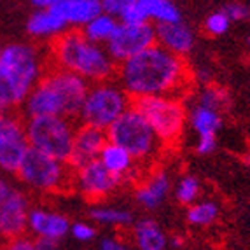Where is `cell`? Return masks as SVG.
Instances as JSON below:
<instances>
[{"label":"cell","mask_w":250,"mask_h":250,"mask_svg":"<svg viewBox=\"0 0 250 250\" xmlns=\"http://www.w3.org/2000/svg\"><path fill=\"white\" fill-rule=\"evenodd\" d=\"M219 213H221V208L215 201H194V203L189 205L188 212H186V219L194 228H208L219 219Z\"/></svg>","instance_id":"d4e9b609"},{"label":"cell","mask_w":250,"mask_h":250,"mask_svg":"<svg viewBox=\"0 0 250 250\" xmlns=\"http://www.w3.org/2000/svg\"><path fill=\"white\" fill-rule=\"evenodd\" d=\"M249 46H250V37H249Z\"/></svg>","instance_id":"8d00e7d4"},{"label":"cell","mask_w":250,"mask_h":250,"mask_svg":"<svg viewBox=\"0 0 250 250\" xmlns=\"http://www.w3.org/2000/svg\"><path fill=\"white\" fill-rule=\"evenodd\" d=\"M49 63L74 72L89 83L112 77L117 67L105 44L89 41L81 28L65 30L51 41Z\"/></svg>","instance_id":"277c9868"},{"label":"cell","mask_w":250,"mask_h":250,"mask_svg":"<svg viewBox=\"0 0 250 250\" xmlns=\"http://www.w3.org/2000/svg\"><path fill=\"white\" fill-rule=\"evenodd\" d=\"M196 104L205 105V107L215 108L221 112L222 108L228 107L229 104V95L224 88L221 86H215V84H205L203 88L198 91L196 95Z\"/></svg>","instance_id":"484cf974"},{"label":"cell","mask_w":250,"mask_h":250,"mask_svg":"<svg viewBox=\"0 0 250 250\" xmlns=\"http://www.w3.org/2000/svg\"><path fill=\"white\" fill-rule=\"evenodd\" d=\"M123 21H150V23H170L182 20L179 7L171 0H137L125 9L119 16Z\"/></svg>","instance_id":"2e32d148"},{"label":"cell","mask_w":250,"mask_h":250,"mask_svg":"<svg viewBox=\"0 0 250 250\" xmlns=\"http://www.w3.org/2000/svg\"><path fill=\"white\" fill-rule=\"evenodd\" d=\"M74 117L68 116H34L26 117V135L32 149L53 158L68 161L75 135Z\"/></svg>","instance_id":"ba28073f"},{"label":"cell","mask_w":250,"mask_h":250,"mask_svg":"<svg viewBox=\"0 0 250 250\" xmlns=\"http://www.w3.org/2000/svg\"><path fill=\"white\" fill-rule=\"evenodd\" d=\"M117 25H119V18L107 13V11H102V13L96 14L91 21H88V23L81 28V32H83L89 41L98 42V44H107L108 39L112 37V34L116 32Z\"/></svg>","instance_id":"cb8c5ba5"},{"label":"cell","mask_w":250,"mask_h":250,"mask_svg":"<svg viewBox=\"0 0 250 250\" xmlns=\"http://www.w3.org/2000/svg\"><path fill=\"white\" fill-rule=\"evenodd\" d=\"M123 184H125L123 179H119L108 168H105V165L98 158L79 165V167H74L72 188L79 194H83L86 200H105L110 194H114Z\"/></svg>","instance_id":"7c38bea8"},{"label":"cell","mask_w":250,"mask_h":250,"mask_svg":"<svg viewBox=\"0 0 250 250\" xmlns=\"http://www.w3.org/2000/svg\"><path fill=\"white\" fill-rule=\"evenodd\" d=\"M116 79L131 100L156 95L180 96L188 88L189 70L182 56L156 42L117 63Z\"/></svg>","instance_id":"6da1fadb"},{"label":"cell","mask_w":250,"mask_h":250,"mask_svg":"<svg viewBox=\"0 0 250 250\" xmlns=\"http://www.w3.org/2000/svg\"><path fill=\"white\" fill-rule=\"evenodd\" d=\"M98 247H100L102 250H123L128 245H126L119 236H116V234H105V236L100 238Z\"/></svg>","instance_id":"d6a6232c"},{"label":"cell","mask_w":250,"mask_h":250,"mask_svg":"<svg viewBox=\"0 0 250 250\" xmlns=\"http://www.w3.org/2000/svg\"><path fill=\"white\" fill-rule=\"evenodd\" d=\"M107 138L119 144L133 156L138 165H150L158 158L163 142L135 105H129L107 128Z\"/></svg>","instance_id":"8992f818"},{"label":"cell","mask_w":250,"mask_h":250,"mask_svg":"<svg viewBox=\"0 0 250 250\" xmlns=\"http://www.w3.org/2000/svg\"><path fill=\"white\" fill-rule=\"evenodd\" d=\"M171 191V177L165 170H150L138 182L135 189V200L146 210L159 208Z\"/></svg>","instance_id":"e0dca14e"},{"label":"cell","mask_w":250,"mask_h":250,"mask_svg":"<svg viewBox=\"0 0 250 250\" xmlns=\"http://www.w3.org/2000/svg\"><path fill=\"white\" fill-rule=\"evenodd\" d=\"M107 131L102 128H96L91 125H84L79 123L75 128L74 135V144H72V154L70 163L72 167H79L84 163L93 161L100 156L102 149L107 144Z\"/></svg>","instance_id":"9a60e30c"},{"label":"cell","mask_w":250,"mask_h":250,"mask_svg":"<svg viewBox=\"0 0 250 250\" xmlns=\"http://www.w3.org/2000/svg\"><path fill=\"white\" fill-rule=\"evenodd\" d=\"M0 51H2V47H0Z\"/></svg>","instance_id":"f35d334b"},{"label":"cell","mask_w":250,"mask_h":250,"mask_svg":"<svg viewBox=\"0 0 250 250\" xmlns=\"http://www.w3.org/2000/svg\"><path fill=\"white\" fill-rule=\"evenodd\" d=\"M28 149L26 119L14 114V110L0 114V171L16 175Z\"/></svg>","instance_id":"30bf717a"},{"label":"cell","mask_w":250,"mask_h":250,"mask_svg":"<svg viewBox=\"0 0 250 250\" xmlns=\"http://www.w3.org/2000/svg\"><path fill=\"white\" fill-rule=\"evenodd\" d=\"M44 54L32 44L14 42L0 51V114L21 107L28 93L46 74Z\"/></svg>","instance_id":"3957f363"},{"label":"cell","mask_w":250,"mask_h":250,"mask_svg":"<svg viewBox=\"0 0 250 250\" xmlns=\"http://www.w3.org/2000/svg\"><path fill=\"white\" fill-rule=\"evenodd\" d=\"M98 159L104 163L105 168H108V170L112 171L114 175L123 179V182L137 177L138 167H142V165H138L135 161V158L129 154L125 147H121L116 142H110V140H107V144L102 149Z\"/></svg>","instance_id":"d6986e66"},{"label":"cell","mask_w":250,"mask_h":250,"mask_svg":"<svg viewBox=\"0 0 250 250\" xmlns=\"http://www.w3.org/2000/svg\"><path fill=\"white\" fill-rule=\"evenodd\" d=\"M67 28L65 20L54 9H37L26 21V32L39 41H53Z\"/></svg>","instance_id":"ffe728a7"},{"label":"cell","mask_w":250,"mask_h":250,"mask_svg":"<svg viewBox=\"0 0 250 250\" xmlns=\"http://www.w3.org/2000/svg\"><path fill=\"white\" fill-rule=\"evenodd\" d=\"M188 121L191 125L192 131L198 135L196 152L201 156L212 154L217 147V133L222 126L221 112L215 108L196 104L191 108Z\"/></svg>","instance_id":"5bb4252c"},{"label":"cell","mask_w":250,"mask_h":250,"mask_svg":"<svg viewBox=\"0 0 250 250\" xmlns=\"http://www.w3.org/2000/svg\"><path fill=\"white\" fill-rule=\"evenodd\" d=\"M7 247L13 250H34L35 249V238L25 231V233L16 234L11 240H7Z\"/></svg>","instance_id":"f546056e"},{"label":"cell","mask_w":250,"mask_h":250,"mask_svg":"<svg viewBox=\"0 0 250 250\" xmlns=\"http://www.w3.org/2000/svg\"><path fill=\"white\" fill-rule=\"evenodd\" d=\"M30 2H32V5L35 9H53L63 0H30Z\"/></svg>","instance_id":"e575fe53"},{"label":"cell","mask_w":250,"mask_h":250,"mask_svg":"<svg viewBox=\"0 0 250 250\" xmlns=\"http://www.w3.org/2000/svg\"><path fill=\"white\" fill-rule=\"evenodd\" d=\"M89 81L65 68L51 65L28 93L21 108L25 117L68 116L77 117L88 93Z\"/></svg>","instance_id":"7a4b0ae2"},{"label":"cell","mask_w":250,"mask_h":250,"mask_svg":"<svg viewBox=\"0 0 250 250\" xmlns=\"http://www.w3.org/2000/svg\"><path fill=\"white\" fill-rule=\"evenodd\" d=\"M70 221L58 210L49 207H30L26 231L34 238H47L62 243L70 234Z\"/></svg>","instance_id":"4fadbf2b"},{"label":"cell","mask_w":250,"mask_h":250,"mask_svg":"<svg viewBox=\"0 0 250 250\" xmlns=\"http://www.w3.org/2000/svg\"><path fill=\"white\" fill-rule=\"evenodd\" d=\"M201 192V182L194 175H184L175 184V198L180 205H191L198 201Z\"/></svg>","instance_id":"4316f807"},{"label":"cell","mask_w":250,"mask_h":250,"mask_svg":"<svg viewBox=\"0 0 250 250\" xmlns=\"http://www.w3.org/2000/svg\"><path fill=\"white\" fill-rule=\"evenodd\" d=\"M70 28H83L88 21L104 11L102 0H63L53 7Z\"/></svg>","instance_id":"44dd1931"},{"label":"cell","mask_w":250,"mask_h":250,"mask_svg":"<svg viewBox=\"0 0 250 250\" xmlns=\"http://www.w3.org/2000/svg\"><path fill=\"white\" fill-rule=\"evenodd\" d=\"M16 177L28 191L37 194H58L72 189L74 167L68 161L32 149L25 154Z\"/></svg>","instance_id":"5b68a950"},{"label":"cell","mask_w":250,"mask_h":250,"mask_svg":"<svg viewBox=\"0 0 250 250\" xmlns=\"http://www.w3.org/2000/svg\"><path fill=\"white\" fill-rule=\"evenodd\" d=\"M156 42L171 53L186 56L194 47V34L182 20L156 25Z\"/></svg>","instance_id":"ac0fdd59"},{"label":"cell","mask_w":250,"mask_h":250,"mask_svg":"<svg viewBox=\"0 0 250 250\" xmlns=\"http://www.w3.org/2000/svg\"><path fill=\"white\" fill-rule=\"evenodd\" d=\"M231 23H233L231 18L226 14L224 9H221V11H215V13L207 16V20H205V30H207V34L219 37V35H224L229 30Z\"/></svg>","instance_id":"83f0119b"},{"label":"cell","mask_w":250,"mask_h":250,"mask_svg":"<svg viewBox=\"0 0 250 250\" xmlns=\"http://www.w3.org/2000/svg\"><path fill=\"white\" fill-rule=\"evenodd\" d=\"M89 219L98 226L107 228H131L133 224V213L131 210L114 205H95L89 210Z\"/></svg>","instance_id":"603a6c76"},{"label":"cell","mask_w":250,"mask_h":250,"mask_svg":"<svg viewBox=\"0 0 250 250\" xmlns=\"http://www.w3.org/2000/svg\"><path fill=\"white\" fill-rule=\"evenodd\" d=\"M137 0H102V5H104V11L114 14V16H121V13L125 11L128 5H131Z\"/></svg>","instance_id":"1f68e13d"},{"label":"cell","mask_w":250,"mask_h":250,"mask_svg":"<svg viewBox=\"0 0 250 250\" xmlns=\"http://www.w3.org/2000/svg\"><path fill=\"white\" fill-rule=\"evenodd\" d=\"M70 236L77 243H91L96 238V228L95 222L77 221L70 226Z\"/></svg>","instance_id":"f1b7e54d"},{"label":"cell","mask_w":250,"mask_h":250,"mask_svg":"<svg viewBox=\"0 0 250 250\" xmlns=\"http://www.w3.org/2000/svg\"><path fill=\"white\" fill-rule=\"evenodd\" d=\"M131 240L140 250H163L168 247V236L163 228L150 217L133 221L131 224Z\"/></svg>","instance_id":"7402d4cb"},{"label":"cell","mask_w":250,"mask_h":250,"mask_svg":"<svg viewBox=\"0 0 250 250\" xmlns=\"http://www.w3.org/2000/svg\"><path fill=\"white\" fill-rule=\"evenodd\" d=\"M226 14L231 18V21H243L250 16V11L245 4L242 2H229V4L224 7Z\"/></svg>","instance_id":"4dcf8cb0"},{"label":"cell","mask_w":250,"mask_h":250,"mask_svg":"<svg viewBox=\"0 0 250 250\" xmlns=\"http://www.w3.org/2000/svg\"><path fill=\"white\" fill-rule=\"evenodd\" d=\"M135 107L144 114L156 131L163 146H171L180 140L188 121V112L180 96L156 95L135 100Z\"/></svg>","instance_id":"9c48e42d"},{"label":"cell","mask_w":250,"mask_h":250,"mask_svg":"<svg viewBox=\"0 0 250 250\" xmlns=\"http://www.w3.org/2000/svg\"><path fill=\"white\" fill-rule=\"evenodd\" d=\"M249 167H250V159H249Z\"/></svg>","instance_id":"74e56055"},{"label":"cell","mask_w":250,"mask_h":250,"mask_svg":"<svg viewBox=\"0 0 250 250\" xmlns=\"http://www.w3.org/2000/svg\"><path fill=\"white\" fill-rule=\"evenodd\" d=\"M2 203H4V201H0V212H2Z\"/></svg>","instance_id":"d590c367"},{"label":"cell","mask_w":250,"mask_h":250,"mask_svg":"<svg viewBox=\"0 0 250 250\" xmlns=\"http://www.w3.org/2000/svg\"><path fill=\"white\" fill-rule=\"evenodd\" d=\"M156 44V25L150 21H123L119 20L116 32L105 44L108 54L114 62L119 63L123 60L147 49Z\"/></svg>","instance_id":"8fae6325"},{"label":"cell","mask_w":250,"mask_h":250,"mask_svg":"<svg viewBox=\"0 0 250 250\" xmlns=\"http://www.w3.org/2000/svg\"><path fill=\"white\" fill-rule=\"evenodd\" d=\"M131 105V96L125 91L119 81L108 79L89 83L79 110V123L91 125L107 131V128Z\"/></svg>","instance_id":"52a82bcc"},{"label":"cell","mask_w":250,"mask_h":250,"mask_svg":"<svg viewBox=\"0 0 250 250\" xmlns=\"http://www.w3.org/2000/svg\"><path fill=\"white\" fill-rule=\"evenodd\" d=\"M60 243L54 240H47V238H35V249L37 250H53L56 249Z\"/></svg>","instance_id":"836d02e7"}]
</instances>
